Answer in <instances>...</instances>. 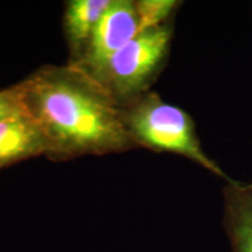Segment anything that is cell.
Wrapping results in <instances>:
<instances>
[{
    "label": "cell",
    "mask_w": 252,
    "mask_h": 252,
    "mask_svg": "<svg viewBox=\"0 0 252 252\" xmlns=\"http://www.w3.org/2000/svg\"><path fill=\"white\" fill-rule=\"evenodd\" d=\"M25 110L45 135L48 157L119 153L137 147L123 106L82 69L41 68L18 83Z\"/></svg>",
    "instance_id": "1"
},
{
    "label": "cell",
    "mask_w": 252,
    "mask_h": 252,
    "mask_svg": "<svg viewBox=\"0 0 252 252\" xmlns=\"http://www.w3.org/2000/svg\"><path fill=\"white\" fill-rule=\"evenodd\" d=\"M123 113L137 147L187 158L224 182L231 180L204 152L191 116L174 104L165 102L159 94H144L123 105Z\"/></svg>",
    "instance_id": "2"
},
{
    "label": "cell",
    "mask_w": 252,
    "mask_h": 252,
    "mask_svg": "<svg viewBox=\"0 0 252 252\" xmlns=\"http://www.w3.org/2000/svg\"><path fill=\"white\" fill-rule=\"evenodd\" d=\"M173 37L171 21L145 30L116 53L94 78L121 105L149 93L165 67Z\"/></svg>",
    "instance_id": "3"
},
{
    "label": "cell",
    "mask_w": 252,
    "mask_h": 252,
    "mask_svg": "<svg viewBox=\"0 0 252 252\" xmlns=\"http://www.w3.org/2000/svg\"><path fill=\"white\" fill-rule=\"evenodd\" d=\"M140 32L135 1L111 0L81 58L70 64L91 77Z\"/></svg>",
    "instance_id": "4"
},
{
    "label": "cell",
    "mask_w": 252,
    "mask_h": 252,
    "mask_svg": "<svg viewBox=\"0 0 252 252\" xmlns=\"http://www.w3.org/2000/svg\"><path fill=\"white\" fill-rule=\"evenodd\" d=\"M222 210V226L230 252H252V180L225 181Z\"/></svg>",
    "instance_id": "5"
},
{
    "label": "cell",
    "mask_w": 252,
    "mask_h": 252,
    "mask_svg": "<svg viewBox=\"0 0 252 252\" xmlns=\"http://www.w3.org/2000/svg\"><path fill=\"white\" fill-rule=\"evenodd\" d=\"M48 153L45 135L26 110L0 122V169Z\"/></svg>",
    "instance_id": "6"
},
{
    "label": "cell",
    "mask_w": 252,
    "mask_h": 252,
    "mask_svg": "<svg viewBox=\"0 0 252 252\" xmlns=\"http://www.w3.org/2000/svg\"><path fill=\"white\" fill-rule=\"evenodd\" d=\"M111 0H71L67 2L63 27L70 47L72 61L81 58L94 28Z\"/></svg>",
    "instance_id": "7"
},
{
    "label": "cell",
    "mask_w": 252,
    "mask_h": 252,
    "mask_svg": "<svg viewBox=\"0 0 252 252\" xmlns=\"http://www.w3.org/2000/svg\"><path fill=\"white\" fill-rule=\"evenodd\" d=\"M180 1L175 0H139L135 1L140 32L169 23Z\"/></svg>",
    "instance_id": "8"
},
{
    "label": "cell",
    "mask_w": 252,
    "mask_h": 252,
    "mask_svg": "<svg viewBox=\"0 0 252 252\" xmlns=\"http://www.w3.org/2000/svg\"><path fill=\"white\" fill-rule=\"evenodd\" d=\"M23 111L24 100L18 84L0 90V122Z\"/></svg>",
    "instance_id": "9"
}]
</instances>
